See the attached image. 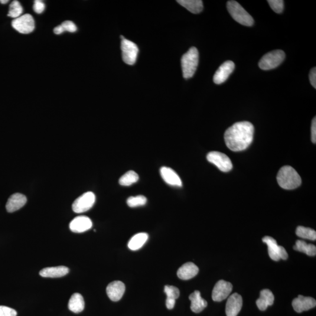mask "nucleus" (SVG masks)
<instances>
[{"mask_svg": "<svg viewBox=\"0 0 316 316\" xmlns=\"http://www.w3.org/2000/svg\"><path fill=\"white\" fill-rule=\"evenodd\" d=\"M316 300L311 297H305L302 295H299L292 302V306L295 311L299 313L308 311L316 307Z\"/></svg>", "mask_w": 316, "mask_h": 316, "instance_id": "nucleus-15", "label": "nucleus"}, {"mask_svg": "<svg viewBox=\"0 0 316 316\" xmlns=\"http://www.w3.org/2000/svg\"><path fill=\"white\" fill-rule=\"evenodd\" d=\"M68 308L74 314H79L82 312L84 309V301L83 296L80 293H74L69 300Z\"/></svg>", "mask_w": 316, "mask_h": 316, "instance_id": "nucleus-23", "label": "nucleus"}, {"mask_svg": "<svg viewBox=\"0 0 316 316\" xmlns=\"http://www.w3.org/2000/svg\"><path fill=\"white\" fill-rule=\"evenodd\" d=\"M198 63V52L197 48L192 47L183 55L181 64L185 79H190L193 76Z\"/></svg>", "mask_w": 316, "mask_h": 316, "instance_id": "nucleus-3", "label": "nucleus"}, {"mask_svg": "<svg viewBox=\"0 0 316 316\" xmlns=\"http://www.w3.org/2000/svg\"><path fill=\"white\" fill-rule=\"evenodd\" d=\"M92 226V221L90 218L84 216L75 217L69 224L70 230L75 233L85 232L90 230Z\"/></svg>", "mask_w": 316, "mask_h": 316, "instance_id": "nucleus-14", "label": "nucleus"}, {"mask_svg": "<svg viewBox=\"0 0 316 316\" xmlns=\"http://www.w3.org/2000/svg\"><path fill=\"white\" fill-rule=\"evenodd\" d=\"M61 25L62 27H63L64 31L74 32H76L77 29L76 25L71 21H64Z\"/></svg>", "mask_w": 316, "mask_h": 316, "instance_id": "nucleus-34", "label": "nucleus"}, {"mask_svg": "<svg viewBox=\"0 0 316 316\" xmlns=\"http://www.w3.org/2000/svg\"><path fill=\"white\" fill-rule=\"evenodd\" d=\"M296 234L298 237L302 239H308L312 241L316 240V231L310 228L299 226L296 230Z\"/></svg>", "mask_w": 316, "mask_h": 316, "instance_id": "nucleus-28", "label": "nucleus"}, {"mask_svg": "<svg viewBox=\"0 0 316 316\" xmlns=\"http://www.w3.org/2000/svg\"><path fill=\"white\" fill-rule=\"evenodd\" d=\"M146 201L147 199L144 195H139L129 197L126 200V203L130 207H136L144 206Z\"/></svg>", "mask_w": 316, "mask_h": 316, "instance_id": "nucleus-30", "label": "nucleus"}, {"mask_svg": "<svg viewBox=\"0 0 316 316\" xmlns=\"http://www.w3.org/2000/svg\"><path fill=\"white\" fill-rule=\"evenodd\" d=\"M160 174L162 179L167 184L173 187H182V182L180 177L172 169L169 167H162L160 169Z\"/></svg>", "mask_w": 316, "mask_h": 316, "instance_id": "nucleus-18", "label": "nucleus"}, {"mask_svg": "<svg viewBox=\"0 0 316 316\" xmlns=\"http://www.w3.org/2000/svg\"><path fill=\"white\" fill-rule=\"evenodd\" d=\"M23 8L18 1H13L9 5L8 16L9 17L17 18L21 17Z\"/></svg>", "mask_w": 316, "mask_h": 316, "instance_id": "nucleus-29", "label": "nucleus"}, {"mask_svg": "<svg viewBox=\"0 0 316 316\" xmlns=\"http://www.w3.org/2000/svg\"><path fill=\"white\" fill-rule=\"evenodd\" d=\"M309 79L313 87L316 89V67L313 68L311 70L310 74H309Z\"/></svg>", "mask_w": 316, "mask_h": 316, "instance_id": "nucleus-36", "label": "nucleus"}, {"mask_svg": "<svg viewBox=\"0 0 316 316\" xmlns=\"http://www.w3.org/2000/svg\"><path fill=\"white\" fill-rule=\"evenodd\" d=\"M34 10L37 14H41L45 9V4L44 2L40 0H36L34 1L33 6Z\"/></svg>", "mask_w": 316, "mask_h": 316, "instance_id": "nucleus-35", "label": "nucleus"}, {"mask_svg": "<svg viewBox=\"0 0 316 316\" xmlns=\"http://www.w3.org/2000/svg\"><path fill=\"white\" fill-rule=\"evenodd\" d=\"M293 249L297 252L305 253L309 256L316 255V247L314 244H308L304 241L298 240Z\"/></svg>", "mask_w": 316, "mask_h": 316, "instance_id": "nucleus-26", "label": "nucleus"}, {"mask_svg": "<svg viewBox=\"0 0 316 316\" xmlns=\"http://www.w3.org/2000/svg\"><path fill=\"white\" fill-rule=\"evenodd\" d=\"M243 298L242 296L235 293L230 296L227 300L226 313L227 316H237L242 310Z\"/></svg>", "mask_w": 316, "mask_h": 316, "instance_id": "nucleus-13", "label": "nucleus"}, {"mask_svg": "<svg viewBox=\"0 0 316 316\" xmlns=\"http://www.w3.org/2000/svg\"><path fill=\"white\" fill-rule=\"evenodd\" d=\"M207 159L208 162L216 165L221 171L228 172L233 168L230 158L222 152H210L207 155Z\"/></svg>", "mask_w": 316, "mask_h": 316, "instance_id": "nucleus-8", "label": "nucleus"}, {"mask_svg": "<svg viewBox=\"0 0 316 316\" xmlns=\"http://www.w3.org/2000/svg\"><path fill=\"white\" fill-rule=\"evenodd\" d=\"M9 1H8V0H5V1H2V0H1V1H0V2L1 3V4H6V3L8 2Z\"/></svg>", "mask_w": 316, "mask_h": 316, "instance_id": "nucleus-39", "label": "nucleus"}, {"mask_svg": "<svg viewBox=\"0 0 316 316\" xmlns=\"http://www.w3.org/2000/svg\"><path fill=\"white\" fill-rule=\"evenodd\" d=\"M126 286L121 281H116L107 286L106 292L109 298L113 302L119 301L125 294Z\"/></svg>", "mask_w": 316, "mask_h": 316, "instance_id": "nucleus-16", "label": "nucleus"}, {"mask_svg": "<svg viewBox=\"0 0 316 316\" xmlns=\"http://www.w3.org/2000/svg\"><path fill=\"white\" fill-rule=\"evenodd\" d=\"M312 141L314 144L316 142V117L313 120L311 127Z\"/></svg>", "mask_w": 316, "mask_h": 316, "instance_id": "nucleus-37", "label": "nucleus"}, {"mask_svg": "<svg viewBox=\"0 0 316 316\" xmlns=\"http://www.w3.org/2000/svg\"><path fill=\"white\" fill-rule=\"evenodd\" d=\"M254 127L249 122L234 124L224 133V141L231 151H242L252 144L253 141Z\"/></svg>", "mask_w": 316, "mask_h": 316, "instance_id": "nucleus-1", "label": "nucleus"}, {"mask_svg": "<svg viewBox=\"0 0 316 316\" xmlns=\"http://www.w3.org/2000/svg\"><path fill=\"white\" fill-rule=\"evenodd\" d=\"M122 50L123 60L126 64L132 65L136 63L139 50L135 44L125 39L122 41Z\"/></svg>", "mask_w": 316, "mask_h": 316, "instance_id": "nucleus-10", "label": "nucleus"}, {"mask_svg": "<svg viewBox=\"0 0 316 316\" xmlns=\"http://www.w3.org/2000/svg\"><path fill=\"white\" fill-rule=\"evenodd\" d=\"M233 290V285L231 283L220 280L218 282L212 292V299L215 302H221L227 299Z\"/></svg>", "mask_w": 316, "mask_h": 316, "instance_id": "nucleus-11", "label": "nucleus"}, {"mask_svg": "<svg viewBox=\"0 0 316 316\" xmlns=\"http://www.w3.org/2000/svg\"><path fill=\"white\" fill-rule=\"evenodd\" d=\"M17 312L14 309L5 306H0V316H17Z\"/></svg>", "mask_w": 316, "mask_h": 316, "instance_id": "nucleus-33", "label": "nucleus"}, {"mask_svg": "<svg viewBox=\"0 0 316 316\" xmlns=\"http://www.w3.org/2000/svg\"><path fill=\"white\" fill-rule=\"evenodd\" d=\"M69 272V268L64 266L48 267L42 269L40 272V275L44 278H56L63 277L67 275Z\"/></svg>", "mask_w": 316, "mask_h": 316, "instance_id": "nucleus-19", "label": "nucleus"}, {"mask_svg": "<svg viewBox=\"0 0 316 316\" xmlns=\"http://www.w3.org/2000/svg\"><path fill=\"white\" fill-rule=\"evenodd\" d=\"M270 8L278 14H281L284 9V1L282 0H268Z\"/></svg>", "mask_w": 316, "mask_h": 316, "instance_id": "nucleus-32", "label": "nucleus"}, {"mask_svg": "<svg viewBox=\"0 0 316 316\" xmlns=\"http://www.w3.org/2000/svg\"><path fill=\"white\" fill-rule=\"evenodd\" d=\"M95 201V194L92 191L86 192L75 200L72 204V209L76 213L86 212L93 206Z\"/></svg>", "mask_w": 316, "mask_h": 316, "instance_id": "nucleus-7", "label": "nucleus"}, {"mask_svg": "<svg viewBox=\"0 0 316 316\" xmlns=\"http://www.w3.org/2000/svg\"><path fill=\"white\" fill-rule=\"evenodd\" d=\"M27 201V198L25 195L18 193L13 194L6 202V211L8 213L15 212L24 207Z\"/></svg>", "mask_w": 316, "mask_h": 316, "instance_id": "nucleus-17", "label": "nucleus"}, {"mask_svg": "<svg viewBox=\"0 0 316 316\" xmlns=\"http://www.w3.org/2000/svg\"><path fill=\"white\" fill-rule=\"evenodd\" d=\"M177 2L193 14H198L203 10V1L201 0H178Z\"/></svg>", "mask_w": 316, "mask_h": 316, "instance_id": "nucleus-25", "label": "nucleus"}, {"mask_svg": "<svg viewBox=\"0 0 316 316\" xmlns=\"http://www.w3.org/2000/svg\"><path fill=\"white\" fill-rule=\"evenodd\" d=\"M148 234L140 233L133 236L128 244L129 249L132 251L138 250L144 246L148 240Z\"/></svg>", "mask_w": 316, "mask_h": 316, "instance_id": "nucleus-24", "label": "nucleus"}, {"mask_svg": "<svg viewBox=\"0 0 316 316\" xmlns=\"http://www.w3.org/2000/svg\"><path fill=\"white\" fill-rule=\"evenodd\" d=\"M164 292L167 295V299L174 300V301H176L180 295L179 289L174 286L166 285L164 288Z\"/></svg>", "mask_w": 316, "mask_h": 316, "instance_id": "nucleus-31", "label": "nucleus"}, {"mask_svg": "<svg viewBox=\"0 0 316 316\" xmlns=\"http://www.w3.org/2000/svg\"><path fill=\"white\" fill-rule=\"evenodd\" d=\"M139 180V176L133 171H129L123 175L119 179V184L124 187H129Z\"/></svg>", "mask_w": 316, "mask_h": 316, "instance_id": "nucleus-27", "label": "nucleus"}, {"mask_svg": "<svg viewBox=\"0 0 316 316\" xmlns=\"http://www.w3.org/2000/svg\"><path fill=\"white\" fill-rule=\"evenodd\" d=\"M285 58V52L282 50L270 52L260 60L259 67L263 70L275 69L283 63Z\"/></svg>", "mask_w": 316, "mask_h": 316, "instance_id": "nucleus-5", "label": "nucleus"}, {"mask_svg": "<svg viewBox=\"0 0 316 316\" xmlns=\"http://www.w3.org/2000/svg\"><path fill=\"white\" fill-rule=\"evenodd\" d=\"M190 299L191 301V310L195 314L203 311L207 306V302L201 298L199 291H195L191 293L190 296Z\"/></svg>", "mask_w": 316, "mask_h": 316, "instance_id": "nucleus-22", "label": "nucleus"}, {"mask_svg": "<svg viewBox=\"0 0 316 316\" xmlns=\"http://www.w3.org/2000/svg\"><path fill=\"white\" fill-rule=\"evenodd\" d=\"M262 242L268 247V253L270 258L275 261L280 259H287L288 254L286 250L277 244L276 241L271 237L266 236L262 239Z\"/></svg>", "mask_w": 316, "mask_h": 316, "instance_id": "nucleus-6", "label": "nucleus"}, {"mask_svg": "<svg viewBox=\"0 0 316 316\" xmlns=\"http://www.w3.org/2000/svg\"><path fill=\"white\" fill-rule=\"evenodd\" d=\"M199 271L198 267L193 262H188L182 265L178 270L177 275L182 280H190L194 278Z\"/></svg>", "mask_w": 316, "mask_h": 316, "instance_id": "nucleus-20", "label": "nucleus"}, {"mask_svg": "<svg viewBox=\"0 0 316 316\" xmlns=\"http://www.w3.org/2000/svg\"><path fill=\"white\" fill-rule=\"evenodd\" d=\"M12 26L19 33L28 34L34 30L35 21L31 15L26 14L14 19L12 22Z\"/></svg>", "mask_w": 316, "mask_h": 316, "instance_id": "nucleus-9", "label": "nucleus"}, {"mask_svg": "<svg viewBox=\"0 0 316 316\" xmlns=\"http://www.w3.org/2000/svg\"><path fill=\"white\" fill-rule=\"evenodd\" d=\"M277 181L280 187L286 190H293L301 186L302 179L298 173L290 166H284L277 175Z\"/></svg>", "mask_w": 316, "mask_h": 316, "instance_id": "nucleus-2", "label": "nucleus"}, {"mask_svg": "<svg viewBox=\"0 0 316 316\" xmlns=\"http://www.w3.org/2000/svg\"><path fill=\"white\" fill-rule=\"evenodd\" d=\"M54 32L55 34L60 35L61 34H63V32H64V31L63 27H62L61 25H60L58 26V27H57L56 28H54Z\"/></svg>", "mask_w": 316, "mask_h": 316, "instance_id": "nucleus-38", "label": "nucleus"}, {"mask_svg": "<svg viewBox=\"0 0 316 316\" xmlns=\"http://www.w3.org/2000/svg\"><path fill=\"white\" fill-rule=\"evenodd\" d=\"M274 296L269 289H263L260 292V298L256 302L257 307L260 311H265L268 306L274 302Z\"/></svg>", "mask_w": 316, "mask_h": 316, "instance_id": "nucleus-21", "label": "nucleus"}, {"mask_svg": "<svg viewBox=\"0 0 316 316\" xmlns=\"http://www.w3.org/2000/svg\"><path fill=\"white\" fill-rule=\"evenodd\" d=\"M235 69V64L233 62L228 61L221 65L213 77L214 82L217 84H220L225 82L233 73Z\"/></svg>", "mask_w": 316, "mask_h": 316, "instance_id": "nucleus-12", "label": "nucleus"}, {"mask_svg": "<svg viewBox=\"0 0 316 316\" xmlns=\"http://www.w3.org/2000/svg\"><path fill=\"white\" fill-rule=\"evenodd\" d=\"M227 7L234 20L247 27L253 25L254 21L252 15L239 2L236 1H228Z\"/></svg>", "mask_w": 316, "mask_h": 316, "instance_id": "nucleus-4", "label": "nucleus"}]
</instances>
